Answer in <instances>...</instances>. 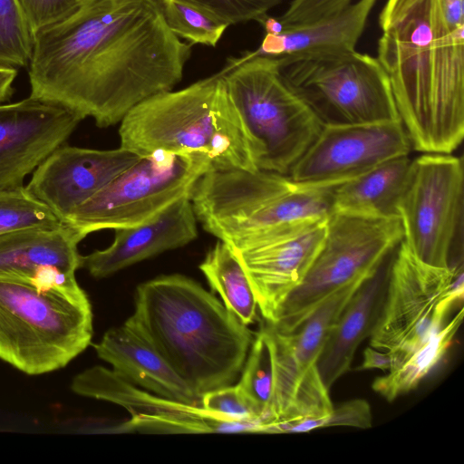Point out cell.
<instances>
[{"label": "cell", "mask_w": 464, "mask_h": 464, "mask_svg": "<svg viewBox=\"0 0 464 464\" xmlns=\"http://www.w3.org/2000/svg\"><path fill=\"white\" fill-rule=\"evenodd\" d=\"M191 52L167 26L156 0H84L34 34L29 97L106 128L171 91Z\"/></svg>", "instance_id": "1"}, {"label": "cell", "mask_w": 464, "mask_h": 464, "mask_svg": "<svg viewBox=\"0 0 464 464\" xmlns=\"http://www.w3.org/2000/svg\"><path fill=\"white\" fill-rule=\"evenodd\" d=\"M377 59L411 146L450 154L464 136V27L451 29L439 0H386Z\"/></svg>", "instance_id": "2"}, {"label": "cell", "mask_w": 464, "mask_h": 464, "mask_svg": "<svg viewBox=\"0 0 464 464\" xmlns=\"http://www.w3.org/2000/svg\"><path fill=\"white\" fill-rule=\"evenodd\" d=\"M126 322L200 398L235 383L254 339L213 293L177 274L139 285Z\"/></svg>", "instance_id": "3"}, {"label": "cell", "mask_w": 464, "mask_h": 464, "mask_svg": "<svg viewBox=\"0 0 464 464\" xmlns=\"http://www.w3.org/2000/svg\"><path fill=\"white\" fill-rule=\"evenodd\" d=\"M119 134L120 147L140 156L199 152L208 157L212 169L258 170L221 72L141 102L122 119Z\"/></svg>", "instance_id": "4"}, {"label": "cell", "mask_w": 464, "mask_h": 464, "mask_svg": "<svg viewBox=\"0 0 464 464\" xmlns=\"http://www.w3.org/2000/svg\"><path fill=\"white\" fill-rule=\"evenodd\" d=\"M92 312L79 286H43L0 276V359L39 375L65 367L92 338Z\"/></svg>", "instance_id": "5"}, {"label": "cell", "mask_w": 464, "mask_h": 464, "mask_svg": "<svg viewBox=\"0 0 464 464\" xmlns=\"http://www.w3.org/2000/svg\"><path fill=\"white\" fill-rule=\"evenodd\" d=\"M221 72L257 169L287 176L323 126L283 76L278 58L229 59Z\"/></svg>", "instance_id": "6"}, {"label": "cell", "mask_w": 464, "mask_h": 464, "mask_svg": "<svg viewBox=\"0 0 464 464\" xmlns=\"http://www.w3.org/2000/svg\"><path fill=\"white\" fill-rule=\"evenodd\" d=\"M463 295V262L432 266L416 258L401 241L393 254L381 314L370 335L371 346L388 351L392 358L390 371L398 368L447 323Z\"/></svg>", "instance_id": "7"}, {"label": "cell", "mask_w": 464, "mask_h": 464, "mask_svg": "<svg viewBox=\"0 0 464 464\" xmlns=\"http://www.w3.org/2000/svg\"><path fill=\"white\" fill-rule=\"evenodd\" d=\"M402 237L399 218H363L333 212L323 246L309 271L288 295L276 321L268 324L282 334L294 332L333 293L370 277Z\"/></svg>", "instance_id": "8"}, {"label": "cell", "mask_w": 464, "mask_h": 464, "mask_svg": "<svg viewBox=\"0 0 464 464\" xmlns=\"http://www.w3.org/2000/svg\"><path fill=\"white\" fill-rule=\"evenodd\" d=\"M211 169L203 153L156 150L118 174L65 221L83 237L145 223L183 197Z\"/></svg>", "instance_id": "9"}, {"label": "cell", "mask_w": 464, "mask_h": 464, "mask_svg": "<svg viewBox=\"0 0 464 464\" xmlns=\"http://www.w3.org/2000/svg\"><path fill=\"white\" fill-rule=\"evenodd\" d=\"M281 72L323 127L400 120L389 77L370 54L305 57L283 64Z\"/></svg>", "instance_id": "10"}, {"label": "cell", "mask_w": 464, "mask_h": 464, "mask_svg": "<svg viewBox=\"0 0 464 464\" xmlns=\"http://www.w3.org/2000/svg\"><path fill=\"white\" fill-rule=\"evenodd\" d=\"M402 240L421 262H463L464 170L460 158L427 153L411 160L400 197Z\"/></svg>", "instance_id": "11"}, {"label": "cell", "mask_w": 464, "mask_h": 464, "mask_svg": "<svg viewBox=\"0 0 464 464\" xmlns=\"http://www.w3.org/2000/svg\"><path fill=\"white\" fill-rule=\"evenodd\" d=\"M71 388L78 395L110 401L124 408L128 421L116 432L140 433H264L261 419L236 420L216 415L202 407L158 396L101 365L77 374Z\"/></svg>", "instance_id": "12"}, {"label": "cell", "mask_w": 464, "mask_h": 464, "mask_svg": "<svg viewBox=\"0 0 464 464\" xmlns=\"http://www.w3.org/2000/svg\"><path fill=\"white\" fill-rule=\"evenodd\" d=\"M411 147L401 120L324 126L287 177L298 185L336 187L389 160L408 155Z\"/></svg>", "instance_id": "13"}, {"label": "cell", "mask_w": 464, "mask_h": 464, "mask_svg": "<svg viewBox=\"0 0 464 464\" xmlns=\"http://www.w3.org/2000/svg\"><path fill=\"white\" fill-rule=\"evenodd\" d=\"M82 120L66 108L31 97L0 104V190L22 187Z\"/></svg>", "instance_id": "14"}, {"label": "cell", "mask_w": 464, "mask_h": 464, "mask_svg": "<svg viewBox=\"0 0 464 464\" xmlns=\"http://www.w3.org/2000/svg\"><path fill=\"white\" fill-rule=\"evenodd\" d=\"M140 157L121 147L94 150L63 144L34 170L25 188L65 224L77 207Z\"/></svg>", "instance_id": "15"}, {"label": "cell", "mask_w": 464, "mask_h": 464, "mask_svg": "<svg viewBox=\"0 0 464 464\" xmlns=\"http://www.w3.org/2000/svg\"><path fill=\"white\" fill-rule=\"evenodd\" d=\"M326 224L233 250L246 274L266 323L272 324L276 321L288 295L306 276L323 246Z\"/></svg>", "instance_id": "16"}, {"label": "cell", "mask_w": 464, "mask_h": 464, "mask_svg": "<svg viewBox=\"0 0 464 464\" xmlns=\"http://www.w3.org/2000/svg\"><path fill=\"white\" fill-rule=\"evenodd\" d=\"M366 279L352 282L333 293L290 334L279 333L266 323L270 329L275 358L273 422L284 415L305 373L316 366L343 310Z\"/></svg>", "instance_id": "17"}, {"label": "cell", "mask_w": 464, "mask_h": 464, "mask_svg": "<svg viewBox=\"0 0 464 464\" xmlns=\"http://www.w3.org/2000/svg\"><path fill=\"white\" fill-rule=\"evenodd\" d=\"M197 236V218L190 196L183 197L145 223L115 229L111 245L82 256L81 267L95 278L106 277L160 253L183 246Z\"/></svg>", "instance_id": "18"}, {"label": "cell", "mask_w": 464, "mask_h": 464, "mask_svg": "<svg viewBox=\"0 0 464 464\" xmlns=\"http://www.w3.org/2000/svg\"><path fill=\"white\" fill-rule=\"evenodd\" d=\"M377 1L352 2L323 19L265 34L257 49L240 57H276L282 66L301 58L354 51Z\"/></svg>", "instance_id": "19"}, {"label": "cell", "mask_w": 464, "mask_h": 464, "mask_svg": "<svg viewBox=\"0 0 464 464\" xmlns=\"http://www.w3.org/2000/svg\"><path fill=\"white\" fill-rule=\"evenodd\" d=\"M94 350L130 382L158 396L201 407V398L126 321L106 331Z\"/></svg>", "instance_id": "20"}, {"label": "cell", "mask_w": 464, "mask_h": 464, "mask_svg": "<svg viewBox=\"0 0 464 464\" xmlns=\"http://www.w3.org/2000/svg\"><path fill=\"white\" fill-rule=\"evenodd\" d=\"M395 249L356 290L330 333L316 363L329 390L350 370L358 346L372 333L385 298Z\"/></svg>", "instance_id": "21"}, {"label": "cell", "mask_w": 464, "mask_h": 464, "mask_svg": "<svg viewBox=\"0 0 464 464\" xmlns=\"http://www.w3.org/2000/svg\"><path fill=\"white\" fill-rule=\"evenodd\" d=\"M83 238L67 224L4 234L0 236V276L35 282L53 268L75 273L82 264L77 246Z\"/></svg>", "instance_id": "22"}, {"label": "cell", "mask_w": 464, "mask_h": 464, "mask_svg": "<svg viewBox=\"0 0 464 464\" xmlns=\"http://www.w3.org/2000/svg\"><path fill=\"white\" fill-rule=\"evenodd\" d=\"M411 163L408 155L397 157L336 186L333 212L363 218H399L397 206Z\"/></svg>", "instance_id": "23"}, {"label": "cell", "mask_w": 464, "mask_h": 464, "mask_svg": "<svg viewBox=\"0 0 464 464\" xmlns=\"http://www.w3.org/2000/svg\"><path fill=\"white\" fill-rule=\"evenodd\" d=\"M212 293L243 324L248 326L257 318V303L246 274L233 249L218 241L199 266Z\"/></svg>", "instance_id": "24"}, {"label": "cell", "mask_w": 464, "mask_h": 464, "mask_svg": "<svg viewBox=\"0 0 464 464\" xmlns=\"http://www.w3.org/2000/svg\"><path fill=\"white\" fill-rule=\"evenodd\" d=\"M463 314V306H460L457 314L401 365L376 378L372 390L390 402L414 390L445 356L461 325Z\"/></svg>", "instance_id": "25"}, {"label": "cell", "mask_w": 464, "mask_h": 464, "mask_svg": "<svg viewBox=\"0 0 464 464\" xmlns=\"http://www.w3.org/2000/svg\"><path fill=\"white\" fill-rule=\"evenodd\" d=\"M239 377L237 387L266 421V428L273 421L271 404L275 381L274 346L266 324L254 335Z\"/></svg>", "instance_id": "26"}, {"label": "cell", "mask_w": 464, "mask_h": 464, "mask_svg": "<svg viewBox=\"0 0 464 464\" xmlns=\"http://www.w3.org/2000/svg\"><path fill=\"white\" fill-rule=\"evenodd\" d=\"M169 30L191 44L216 46L229 26L187 0H156Z\"/></svg>", "instance_id": "27"}, {"label": "cell", "mask_w": 464, "mask_h": 464, "mask_svg": "<svg viewBox=\"0 0 464 464\" xmlns=\"http://www.w3.org/2000/svg\"><path fill=\"white\" fill-rule=\"evenodd\" d=\"M63 224L25 187L0 190V236L26 228H56Z\"/></svg>", "instance_id": "28"}, {"label": "cell", "mask_w": 464, "mask_h": 464, "mask_svg": "<svg viewBox=\"0 0 464 464\" xmlns=\"http://www.w3.org/2000/svg\"><path fill=\"white\" fill-rule=\"evenodd\" d=\"M34 42L16 0H0V67L17 69L29 64Z\"/></svg>", "instance_id": "29"}, {"label": "cell", "mask_w": 464, "mask_h": 464, "mask_svg": "<svg viewBox=\"0 0 464 464\" xmlns=\"http://www.w3.org/2000/svg\"><path fill=\"white\" fill-rule=\"evenodd\" d=\"M228 25L258 21L285 0H187Z\"/></svg>", "instance_id": "30"}, {"label": "cell", "mask_w": 464, "mask_h": 464, "mask_svg": "<svg viewBox=\"0 0 464 464\" xmlns=\"http://www.w3.org/2000/svg\"><path fill=\"white\" fill-rule=\"evenodd\" d=\"M201 407L216 415L230 420H263L237 384L222 387L203 394Z\"/></svg>", "instance_id": "31"}, {"label": "cell", "mask_w": 464, "mask_h": 464, "mask_svg": "<svg viewBox=\"0 0 464 464\" xmlns=\"http://www.w3.org/2000/svg\"><path fill=\"white\" fill-rule=\"evenodd\" d=\"M28 24L37 32L73 14L84 0H16Z\"/></svg>", "instance_id": "32"}, {"label": "cell", "mask_w": 464, "mask_h": 464, "mask_svg": "<svg viewBox=\"0 0 464 464\" xmlns=\"http://www.w3.org/2000/svg\"><path fill=\"white\" fill-rule=\"evenodd\" d=\"M353 0H292L287 9L277 17L283 27L312 23L332 15Z\"/></svg>", "instance_id": "33"}, {"label": "cell", "mask_w": 464, "mask_h": 464, "mask_svg": "<svg viewBox=\"0 0 464 464\" xmlns=\"http://www.w3.org/2000/svg\"><path fill=\"white\" fill-rule=\"evenodd\" d=\"M372 421L369 403L365 400L355 399L343 402L336 408L334 407L325 427L349 426L369 429L372 427Z\"/></svg>", "instance_id": "34"}, {"label": "cell", "mask_w": 464, "mask_h": 464, "mask_svg": "<svg viewBox=\"0 0 464 464\" xmlns=\"http://www.w3.org/2000/svg\"><path fill=\"white\" fill-rule=\"evenodd\" d=\"M392 366V358L391 353L386 351L381 352L373 347H367L363 351V359L358 370L379 369L383 372H389Z\"/></svg>", "instance_id": "35"}, {"label": "cell", "mask_w": 464, "mask_h": 464, "mask_svg": "<svg viewBox=\"0 0 464 464\" xmlns=\"http://www.w3.org/2000/svg\"><path fill=\"white\" fill-rule=\"evenodd\" d=\"M446 24L451 29L464 27V0H439Z\"/></svg>", "instance_id": "36"}, {"label": "cell", "mask_w": 464, "mask_h": 464, "mask_svg": "<svg viewBox=\"0 0 464 464\" xmlns=\"http://www.w3.org/2000/svg\"><path fill=\"white\" fill-rule=\"evenodd\" d=\"M16 74L17 70L14 68L0 67V103L8 101L12 96Z\"/></svg>", "instance_id": "37"}]
</instances>
